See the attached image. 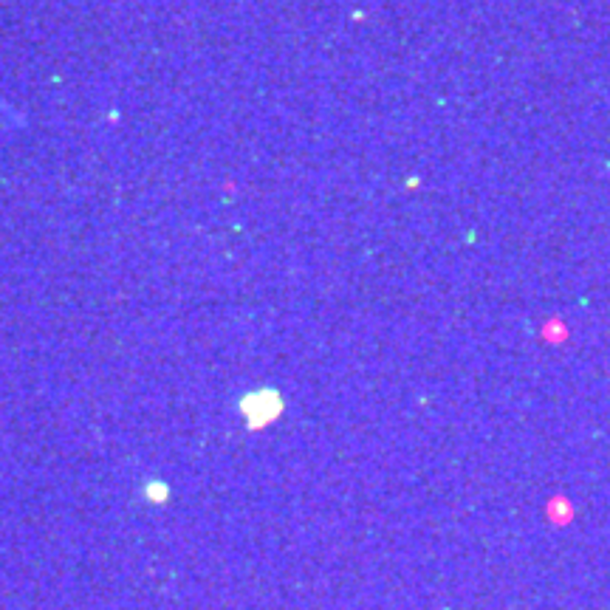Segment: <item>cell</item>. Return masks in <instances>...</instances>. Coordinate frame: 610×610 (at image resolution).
<instances>
[{"instance_id":"1","label":"cell","mask_w":610,"mask_h":610,"mask_svg":"<svg viewBox=\"0 0 610 610\" xmlns=\"http://www.w3.org/2000/svg\"><path fill=\"white\" fill-rule=\"evenodd\" d=\"M573 517H576V509H573V500L568 497V494H554V497H548V503H545V520H548L554 528L571 525Z\"/></svg>"}]
</instances>
